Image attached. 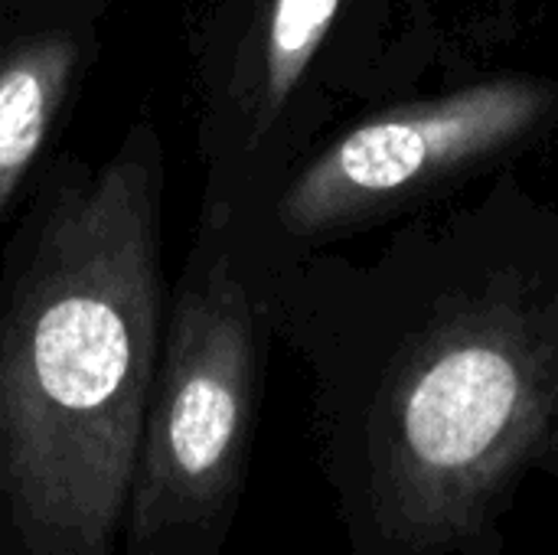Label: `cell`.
<instances>
[{"mask_svg":"<svg viewBox=\"0 0 558 555\" xmlns=\"http://www.w3.org/2000/svg\"><path fill=\"white\" fill-rule=\"evenodd\" d=\"M255 258L350 555L507 553L523 484L558 478V206L497 167L369 255Z\"/></svg>","mask_w":558,"mask_h":555,"instance_id":"cell-1","label":"cell"},{"mask_svg":"<svg viewBox=\"0 0 558 555\" xmlns=\"http://www.w3.org/2000/svg\"><path fill=\"white\" fill-rule=\"evenodd\" d=\"M163 150L62 160L0 278V555H118L160 360Z\"/></svg>","mask_w":558,"mask_h":555,"instance_id":"cell-2","label":"cell"},{"mask_svg":"<svg viewBox=\"0 0 558 555\" xmlns=\"http://www.w3.org/2000/svg\"><path fill=\"white\" fill-rule=\"evenodd\" d=\"M451 0H193L206 209L255 219L353 105L454 59Z\"/></svg>","mask_w":558,"mask_h":555,"instance_id":"cell-3","label":"cell"},{"mask_svg":"<svg viewBox=\"0 0 558 555\" xmlns=\"http://www.w3.org/2000/svg\"><path fill=\"white\" fill-rule=\"evenodd\" d=\"M271 324L239 216L206 209L167 304L118 555H219L242 510Z\"/></svg>","mask_w":558,"mask_h":555,"instance_id":"cell-4","label":"cell"},{"mask_svg":"<svg viewBox=\"0 0 558 555\" xmlns=\"http://www.w3.org/2000/svg\"><path fill=\"white\" fill-rule=\"evenodd\" d=\"M556 128L553 75L497 72L396 98L307 154L242 226L258 252L337 242L471 186Z\"/></svg>","mask_w":558,"mask_h":555,"instance_id":"cell-5","label":"cell"},{"mask_svg":"<svg viewBox=\"0 0 558 555\" xmlns=\"http://www.w3.org/2000/svg\"><path fill=\"white\" fill-rule=\"evenodd\" d=\"M0 36V216L43 157L65 105L85 79L98 39L95 16L7 20Z\"/></svg>","mask_w":558,"mask_h":555,"instance_id":"cell-6","label":"cell"},{"mask_svg":"<svg viewBox=\"0 0 558 555\" xmlns=\"http://www.w3.org/2000/svg\"><path fill=\"white\" fill-rule=\"evenodd\" d=\"M108 0H0V23L7 20H26V16H49V13H69V16H98Z\"/></svg>","mask_w":558,"mask_h":555,"instance_id":"cell-7","label":"cell"},{"mask_svg":"<svg viewBox=\"0 0 558 555\" xmlns=\"http://www.w3.org/2000/svg\"><path fill=\"white\" fill-rule=\"evenodd\" d=\"M451 3H458L464 10H481V7H507L510 0H451Z\"/></svg>","mask_w":558,"mask_h":555,"instance_id":"cell-8","label":"cell"}]
</instances>
